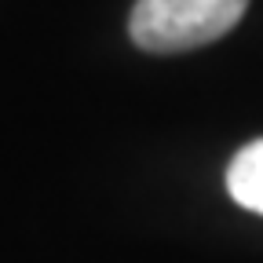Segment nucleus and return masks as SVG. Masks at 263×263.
Segmentation results:
<instances>
[{
	"instance_id": "nucleus-1",
	"label": "nucleus",
	"mask_w": 263,
	"mask_h": 263,
	"mask_svg": "<svg viewBox=\"0 0 263 263\" xmlns=\"http://www.w3.org/2000/svg\"><path fill=\"white\" fill-rule=\"evenodd\" d=\"M245 8L249 0H136L128 33L150 55H176L227 37Z\"/></svg>"
},
{
	"instance_id": "nucleus-2",
	"label": "nucleus",
	"mask_w": 263,
	"mask_h": 263,
	"mask_svg": "<svg viewBox=\"0 0 263 263\" xmlns=\"http://www.w3.org/2000/svg\"><path fill=\"white\" fill-rule=\"evenodd\" d=\"M227 190L241 209L263 216V139L234 154V161L227 168Z\"/></svg>"
}]
</instances>
